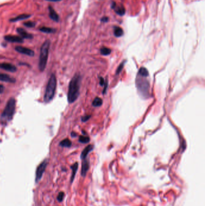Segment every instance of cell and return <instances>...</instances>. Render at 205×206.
<instances>
[{
	"label": "cell",
	"instance_id": "4",
	"mask_svg": "<svg viewBox=\"0 0 205 206\" xmlns=\"http://www.w3.org/2000/svg\"><path fill=\"white\" fill-rule=\"evenodd\" d=\"M49 47H50V41L47 40L43 44L41 48V53H40L39 62V70L42 72L45 70L46 66L48 59Z\"/></svg>",
	"mask_w": 205,
	"mask_h": 206
},
{
	"label": "cell",
	"instance_id": "20",
	"mask_svg": "<svg viewBox=\"0 0 205 206\" xmlns=\"http://www.w3.org/2000/svg\"><path fill=\"white\" fill-rule=\"evenodd\" d=\"M102 103H103V101H102V99L100 98L96 97L93 100L92 102V105L94 107H100L102 106Z\"/></svg>",
	"mask_w": 205,
	"mask_h": 206
},
{
	"label": "cell",
	"instance_id": "17",
	"mask_svg": "<svg viewBox=\"0 0 205 206\" xmlns=\"http://www.w3.org/2000/svg\"><path fill=\"white\" fill-rule=\"evenodd\" d=\"M31 16L30 15H27V14H22V15H20L18 16H16V18H12L10 20V21L11 22H16L18 21H21V20H24L25 19H28Z\"/></svg>",
	"mask_w": 205,
	"mask_h": 206
},
{
	"label": "cell",
	"instance_id": "14",
	"mask_svg": "<svg viewBox=\"0 0 205 206\" xmlns=\"http://www.w3.org/2000/svg\"><path fill=\"white\" fill-rule=\"evenodd\" d=\"M94 148V147L92 145H88L86 148H85L83 151H82L81 153V159L82 160H84V159H86L87 155L88 154V153L90 152H91Z\"/></svg>",
	"mask_w": 205,
	"mask_h": 206
},
{
	"label": "cell",
	"instance_id": "9",
	"mask_svg": "<svg viewBox=\"0 0 205 206\" xmlns=\"http://www.w3.org/2000/svg\"><path fill=\"white\" fill-rule=\"evenodd\" d=\"M0 68L11 73H15V71H16V66H15L12 64L8 63H3L0 64Z\"/></svg>",
	"mask_w": 205,
	"mask_h": 206
},
{
	"label": "cell",
	"instance_id": "31",
	"mask_svg": "<svg viewBox=\"0 0 205 206\" xmlns=\"http://www.w3.org/2000/svg\"><path fill=\"white\" fill-rule=\"evenodd\" d=\"M104 86H105V87H104V90H103V93L105 94V93H106L107 89V87H108V82H107V80H106V82H105V84H104Z\"/></svg>",
	"mask_w": 205,
	"mask_h": 206
},
{
	"label": "cell",
	"instance_id": "16",
	"mask_svg": "<svg viewBox=\"0 0 205 206\" xmlns=\"http://www.w3.org/2000/svg\"><path fill=\"white\" fill-rule=\"evenodd\" d=\"M71 168L72 170V176H71V183H72L74 179H75V176H76V173H77V172L78 170V163L76 162L75 163L74 165H72L71 166Z\"/></svg>",
	"mask_w": 205,
	"mask_h": 206
},
{
	"label": "cell",
	"instance_id": "25",
	"mask_svg": "<svg viewBox=\"0 0 205 206\" xmlns=\"http://www.w3.org/2000/svg\"><path fill=\"white\" fill-rule=\"evenodd\" d=\"M24 25L25 26H26L27 27H29V28H32V27H35L36 24H35V22H34L29 21H27V22H25L24 23Z\"/></svg>",
	"mask_w": 205,
	"mask_h": 206
},
{
	"label": "cell",
	"instance_id": "12",
	"mask_svg": "<svg viewBox=\"0 0 205 206\" xmlns=\"http://www.w3.org/2000/svg\"><path fill=\"white\" fill-rule=\"evenodd\" d=\"M17 32L20 35L21 38H22V39H32L33 38L32 34L28 33L22 28H18Z\"/></svg>",
	"mask_w": 205,
	"mask_h": 206
},
{
	"label": "cell",
	"instance_id": "11",
	"mask_svg": "<svg viewBox=\"0 0 205 206\" xmlns=\"http://www.w3.org/2000/svg\"><path fill=\"white\" fill-rule=\"evenodd\" d=\"M90 167V164L88 160L86 159H84L82 163V167H81V176L83 177H85L86 176V174Z\"/></svg>",
	"mask_w": 205,
	"mask_h": 206
},
{
	"label": "cell",
	"instance_id": "33",
	"mask_svg": "<svg viewBox=\"0 0 205 206\" xmlns=\"http://www.w3.org/2000/svg\"><path fill=\"white\" fill-rule=\"evenodd\" d=\"M71 136H72V137H76V136H77V134L75 132H72V133H71Z\"/></svg>",
	"mask_w": 205,
	"mask_h": 206
},
{
	"label": "cell",
	"instance_id": "5",
	"mask_svg": "<svg viewBox=\"0 0 205 206\" xmlns=\"http://www.w3.org/2000/svg\"><path fill=\"white\" fill-rule=\"evenodd\" d=\"M143 77L139 76V77L136 78V86L137 89L142 96L147 97V95L149 94L150 84L149 82L145 79Z\"/></svg>",
	"mask_w": 205,
	"mask_h": 206
},
{
	"label": "cell",
	"instance_id": "15",
	"mask_svg": "<svg viewBox=\"0 0 205 206\" xmlns=\"http://www.w3.org/2000/svg\"><path fill=\"white\" fill-rule=\"evenodd\" d=\"M48 9H49V17L51 18V19L55 22H58L59 21V16L58 15L57 12L51 6H49Z\"/></svg>",
	"mask_w": 205,
	"mask_h": 206
},
{
	"label": "cell",
	"instance_id": "27",
	"mask_svg": "<svg viewBox=\"0 0 205 206\" xmlns=\"http://www.w3.org/2000/svg\"><path fill=\"white\" fill-rule=\"evenodd\" d=\"M64 197V193L63 192H60L57 196V200L59 202H62Z\"/></svg>",
	"mask_w": 205,
	"mask_h": 206
},
{
	"label": "cell",
	"instance_id": "21",
	"mask_svg": "<svg viewBox=\"0 0 205 206\" xmlns=\"http://www.w3.org/2000/svg\"><path fill=\"white\" fill-rule=\"evenodd\" d=\"M139 76L143 77H147L149 76V72L147 70V69L142 67L140 69V70L139 71Z\"/></svg>",
	"mask_w": 205,
	"mask_h": 206
},
{
	"label": "cell",
	"instance_id": "8",
	"mask_svg": "<svg viewBox=\"0 0 205 206\" xmlns=\"http://www.w3.org/2000/svg\"><path fill=\"white\" fill-rule=\"evenodd\" d=\"M111 7L113 10H114V11L116 12V13L120 15V16H123L125 15L126 10L124 7V6H123V4H120V6H117L116 2L113 1L112 3V5H111Z\"/></svg>",
	"mask_w": 205,
	"mask_h": 206
},
{
	"label": "cell",
	"instance_id": "19",
	"mask_svg": "<svg viewBox=\"0 0 205 206\" xmlns=\"http://www.w3.org/2000/svg\"><path fill=\"white\" fill-rule=\"evenodd\" d=\"M60 145L62 147L69 148L72 145V142L69 139H64L60 142Z\"/></svg>",
	"mask_w": 205,
	"mask_h": 206
},
{
	"label": "cell",
	"instance_id": "2",
	"mask_svg": "<svg viewBox=\"0 0 205 206\" xmlns=\"http://www.w3.org/2000/svg\"><path fill=\"white\" fill-rule=\"evenodd\" d=\"M15 107L16 100L13 98H12L8 101L7 105L1 114V119L3 123L6 124L12 120L15 114Z\"/></svg>",
	"mask_w": 205,
	"mask_h": 206
},
{
	"label": "cell",
	"instance_id": "22",
	"mask_svg": "<svg viewBox=\"0 0 205 206\" xmlns=\"http://www.w3.org/2000/svg\"><path fill=\"white\" fill-rule=\"evenodd\" d=\"M100 54L102 55H104V56L110 55L111 53V50L110 48H107V47H102L100 50Z\"/></svg>",
	"mask_w": 205,
	"mask_h": 206
},
{
	"label": "cell",
	"instance_id": "3",
	"mask_svg": "<svg viewBox=\"0 0 205 206\" xmlns=\"http://www.w3.org/2000/svg\"><path fill=\"white\" fill-rule=\"evenodd\" d=\"M57 87V79L55 74H52L48 81L45 95H44V101L46 103H48L52 100L54 98L55 90Z\"/></svg>",
	"mask_w": 205,
	"mask_h": 206
},
{
	"label": "cell",
	"instance_id": "32",
	"mask_svg": "<svg viewBox=\"0 0 205 206\" xmlns=\"http://www.w3.org/2000/svg\"><path fill=\"white\" fill-rule=\"evenodd\" d=\"M4 90V87L3 85L0 84V93H2Z\"/></svg>",
	"mask_w": 205,
	"mask_h": 206
},
{
	"label": "cell",
	"instance_id": "34",
	"mask_svg": "<svg viewBox=\"0 0 205 206\" xmlns=\"http://www.w3.org/2000/svg\"><path fill=\"white\" fill-rule=\"evenodd\" d=\"M46 1H52V2H57V1H61V0H46Z\"/></svg>",
	"mask_w": 205,
	"mask_h": 206
},
{
	"label": "cell",
	"instance_id": "30",
	"mask_svg": "<svg viewBox=\"0 0 205 206\" xmlns=\"http://www.w3.org/2000/svg\"><path fill=\"white\" fill-rule=\"evenodd\" d=\"M108 21H109V18L108 17H106V16H104L101 19V21L103 22H107Z\"/></svg>",
	"mask_w": 205,
	"mask_h": 206
},
{
	"label": "cell",
	"instance_id": "24",
	"mask_svg": "<svg viewBox=\"0 0 205 206\" xmlns=\"http://www.w3.org/2000/svg\"><path fill=\"white\" fill-rule=\"evenodd\" d=\"M79 142L82 144H87L90 142V138L88 137L81 136L79 137Z\"/></svg>",
	"mask_w": 205,
	"mask_h": 206
},
{
	"label": "cell",
	"instance_id": "23",
	"mask_svg": "<svg viewBox=\"0 0 205 206\" xmlns=\"http://www.w3.org/2000/svg\"><path fill=\"white\" fill-rule=\"evenodd\" d=\"M40 31H41L42 32L44 33H53L55 32V30L52 28H49V27H42L40 28Z\"/></svg>",
	"mask_w": 205,
	"mask_h": 206
},
{
	"label": "cell",
	"instance_id": "10",
	"mask_svg": "<svg viewBox=\"0 0 205 206\" xmlns=\"http://www.w3.org/2000/svg\"><path fill=\"white\" fill-rule=\"evenodd\" d=\"M4 39L8 42L13 43H22L24 42L22 38L14 35H7L4 36Z\"/></svg>",
	"mask_w": 205,
	"mask_h": 206
},
{
	"label": "cell",
	"instance_id": "7",
	"mask_svg": "<svg viewBox=\"0 0 205 206\" xmlns=\"http://www.w3.org/2000/svg\"><path fill=\"white\" fill-rule=\"evenodd\" d=\"M15 50L22 54H25L28 56H31L32 57L35 55V52H34L32 50L25 48V47H23L21 46H17L15 47Z\"/></svg>",
	"mask_w": 205,
	"mask_h": 206
},
{
	"label": "cell",
	"instance_id": "6",
	"mask_svg": "<svg viewBox=\"0 0 205 206\" xmlns=\"http://www.w3.org/2000/svg\"><path fill=\"white\" fill-rule=\"evenodd\" d=\"M47 165H48V161L47 160H45L37 167V169L36 171V179H35V182L36 183H38L41 180L44 172L46 168Z\"/></svg>",
	"mask_w": 205,
	"mask_h": 206
},
{
	"label": "cell",
	"instance_id": "18",
	"mask_svg": "<svg viewBox=\"0 0 205 206\" xmlns=\"http://www.w3.org/2000/svg\"><path fill=\"white\" fill-rule=\"evenodd\" d=\"M114 34L117 38L121 37L123 35V30L122 28L119 27H114Z\"/></svg>",
	"mask_w": 205,
	"mask_h": 206
},
{
	"label": "cell",
	"instance_id": "26",
	"mask_svg": "<svg viewBox=\"0 0 205 206\" xmlns=\"http://www.w3.org/2000/svg\"><path fill=\"white\" fill-rule=\"evenodd\" d=\"M125 62H126V61L123 62L122 63H120V65L119 66V67H117V71H116V74H117V75L119 74L122 71L123 68V67H124V66H125Z\"/></svg>",
	"mask_w": 205,
	"mask_h": 206
},
{
	"label": "cell",
	"instance_id": "28",
	"mask_svg": "<svg viewBox=\"0 0 205 206\" xmlns=\"http://www.w3.org/2000/svg\"><path fill=\"white\" fill-rule=\"evenodd\" d=\"M106 82V80H104V79H103L102 77H100V82H99V84L100 86H104L105 83Z\"/></svg>",
	"mask_w": 205,
	"mask_h": 206
},
{
	"label": "cell",
	"instance_id": "13",
	"mask_svg": "<svg viewBox=\"0 0 205 206\" xmlns=\"http://www.w3.org/2000/svg\"><path fill=\"white\" fill-rule=\"evenodd\" d=\"M0 81L4 82H7V83H14L16 82V80L10 77V76L3 73H0Z\"/></svg>",
	"mask_w": 205,
	"mask_h": 206
},
{
	"label": "cell",
	"instance_id": "1",
	"mask_svg": "<svg viewBox=\"0 0 205 206\" xmlns=\"http://www.w3.org/2000/svg\"><path fill=\"white\" fill-rule=\"evenodd\" d=\"M80 82L81 77L78 74L75 75L70 82L67 93V100L69 103H73L78 98L80 95Z\"/></svg>",
	"mask_w": 205,
	"mask_h": 206
},
{
	"label": "cell",
	"instance_id": "29",
	"mask_svg": "<svg viewBox=\"0 0 205 206\" xmlns=\"http://www.w3.org/2000/svg\"><path fill=\"white\" fill-rule=\"evenodd\" d=\"M90 117H91V116L90 115H87V116H83V118H82V119H81V120H82V121L83 122H86V121H87L90 118Z\"/></svg>",
	"mask_w": 205,
	"mask_h": 206
}]
</instances>
